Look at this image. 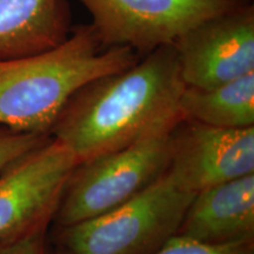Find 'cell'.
Segmentation results:
<instances>
[{"label": "cell", "mask_w": 254, "mask_h": 254, "mask_svg": "<svg viewBox=\"0 0 254 254\" xmlns=\"http://www.w3.org/2000/svg\"><path fill=\"white\" fill-rule=\"evenodd\" d=\"M92 17L105 49L127 46L139 56L173 44L201 21L251 0H75Z\"/></svg>", "instance_id": "5b68a950"}, {"label": "cell", "mask_w": 254, "mask_h": 254, "mask_svg": "<svg viewBox=\"0 0 254 254\" xmlns=\"http://www.w3.org/2000/svg\"><path fill=\"white\" fill-rule=\"evenodd\" d=\"M186 85L173 44L158 47L123 71L94 79L69 98L51 136L78 164L171 132L184 119Z\"/></svg>", "instance_id": "6da1fadb"}, {"label": "cell", "mask_w": 254, "mask_h": 254, "mask_svg": "<svg viewBox=\"0 0 254 254\" xmlns=\"http://www.w3.org/2000/svg\"><path fill=\"white\" fill-rule=\"evenodd\" d=\"M254 173V126L225 128L183 119L170 133L166 174L180 189L201 192Z\"/></svg>", "instance_id": "ba28073f"}, {"label": "cell", "mask_w": 254, "mask_h": 254, "mask_svg": "<svg viewBox=\"0 0 254 254\" xmlns=\"http://www.w3.org/2000/svg\"><path fill=\"white\" fill-rule=\"evenodd\" d=\"M173 45L186 86L207 90L254 72L253 1L206 19Z\"/></svg>", "instance_id": "52a82bcc"}, {"label": "cell", "mask_w": 254, "mask_h": 254, "mask_svg": "<svg viewBox=\"0 0 254 254\" xmlns=\"http://www.w3.org/2000/svg\"><path fill=\"white\" fill-rule=\"evenodd\" d=\"M72 28L68 0H0V60L55 49Z\"/></svg>", "instance_id": "30bf717a"}, {"label": "cell", "mask_w": 254, "mask_h": 254, "mask_svg": "<svg viewBox=\"0 0 254 254\" xmlns=\"http://www.w3.org/2000/svg\"><path fill=\"white\" fill-rule=\"evenodd\" d=\"M140 56L127 46L105 47L91 24L73 26L55 49L0 60V126L50 135L59 114L79 88L131 67Z\"/></svg>", "instance_id": "7a4b0ae2"}, {"label": "cell", "mask_w": 254, "mask_h": 254, "mask_svg": "<svg viewBox=\"0 0 254 254\" xmlns=\"http://www.w3.org/2000/svg\"><path fill=\"white\" fill-rule=\"evenodd\" d=\"M78 163L66 145L50 136L0 176V243L49 228Z\"/></svg>", "instance_id": "8992f818"}, {"label": "cell", "mask_w": 254, "mask_h": 254, "mask_svg": "<svg viewBox=\"0 0 254 254\" xmlns=\"http://www.w3.org/2000/svg\"><path fill=\"white\" fill-rule=\"evenodd\" d=\"M177 234L209 244L254 239V173L196 193Z\"/></svg>", "instance_id": "9c48e42d"}, {"label": "cell", "mask_w": 254, "mask_h": 254, "mask_svg": "<svg viewBox=\"0 0 254 254\" xmlns=\"http://www.w3.org/2000/svg\"><path fill=\"white\" fill-rule=\"evenodd\" d=\"M170 133L78 164L69 176L53 221L56 228L90 220L134 198L164 176Z\"/></svg>", "instance_id": "277c9868"}, {"label": "cell", "mask_w": 254, "mask_h": 254, "mask_svg": "<svg viewBox=\"0 0 254 254\" xmlns=\"http://www.w3.org/2000/svg\"><path fill=\"white\" fill-rule=\"evenodd\" d=\"M155 254H254V239L209 244L176 234Z\"/></svg>", "instance_id": "7c38bea8"}, {"label": "cell", "mask_w": 254, "mask_h": 254, "mask_svg": "<svg viewBox=\"0 0 254 254\" xmlns=\"http://www.w3.org/2000/svg\"><path fill=\"white\" fill-rule=\"evenodd\" d=\"M183 118L225 128L254 126V72L219 86H186L180 98Z\"/></svg>", "instance_id": "8fae6325"}, {"label": "cell", "mask_w": 254, "mask_h": 254, "mask_svg": "<svg viewBox=\"0 0 254 254\" xmlns=\"http://www.w3.org/2000/svg\"><path fill=\"white\" fill-rule=\"evenodd\" d=\"M194 195L165 172L112 211L56 228L50 240L56 250L68 254H155L176 236Z\"/></svg>", "instance_id": "3957f363"}, {"label": "cell", "mask_w": 254, "mask_h": 254, "mask_svg": "<svg viewBox=\"0 0 254 254\" xmlns=\"http://www.w3.org/2000/svg\"><path fill=\"white\" fill-rule=\"evenodd\" d=\"M55 250H56V249H55ZM56 252H57V254H68V253L64 252V251H59V250H56Z\"/></svg>", "instance_id": "9a60e30c"}, {"label": "cell", "mask_w": 254, "mask_h": 254, "mask_svg": "<svg viewBox=\"0 0 254 254\" xmlns=\"http://www.w3.org/2000/svg\"><path fill=\"white\" fill-rule=\"evenodd\" d=\"M49 228H41L15 239L1 241L0 254H57L50 241Z\"/></svg>", "instance_id": "5bb4252c"}, {"label": "cell", "mask_w": 254, "mask_h": 254, "mask_svg": "<svg viewBox=\"0 0 254 254\" xmlns=\"http://www.w3.org/2000/svg\"><path fill=\"white\" fill-rule=\"evenodd\" d=\"M50 136L37 133L12 131L0 126V176L18 159L44 144Z\"/></svg>", "instance_id": "4fadbf2b"}]
</instances>
